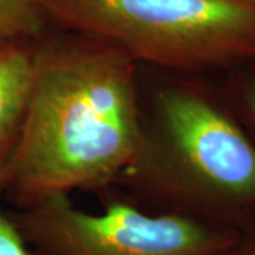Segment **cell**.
I'll return each mask as SVG.
<instances>
[{
    "label": "cell",
    "instance_id": "obj_8",
    "mask_svg": "<svg viewBox=\"0 0 255 255\" xmlns=\"http://www.w3.org/2000/svg\"><path fill=\"white\" fill-rule=\"evenodd\" d=\"M0 190V255H34L7 210Z\"/></svg>",
    "mask_w": 255,
    "mask_h": 255
},
{
    "label": "cell",
    "instance_id": "obj_2",
    "mask_svg": "<svg viewBox=\"0 0 255 255\" xmlns=\"http://www.w3.org/2000/svg\"><path fill=\"white\" fill-rule=\"evenodd\" d=\"M157 71L140 68L142 137L115 187L153 213L238 228L255 216L254 139L217 84Z\"/></svg>",
    "mask_w": 255,
    "mask_h": 255
},
{
    "label": "cell",
    "instance_id": "obj_3",
    "mask_svg": "<svg viewBox=\"0 0 255 255\" xmlns=\"http://www.w3.org/2000/svg\"><path fill=\"white\" fill-rule=\"evenodd\" d=\"M51 26L110 41L142 67L190 75L255 63V0H38Z\"/></svg>",
    "mask_w": 255,
    "mask_h": 255
},
{
    "label": "cell",
    "instance_id": "obj_6",
    "mask_svg": "<svg viewBox=\"0 0 255 255\" xmlns=\"http://www.w3.org/2000/svg\"><path fill=\"white\" fill-rule=\"evenodd\" d=\"M50 27L38 0H0V38H38Z\"/></svg>",
    "mask_w": 255,
    "mask_h": 255
},
{
    "label": "cell",
    "instance_id": "obj_5",
    "mask_svg": "<svg viewBox=\"0 0 255 255\" xmlns=\"http://www.w3.org/2000/svg\"><path fill=\"white\" fill-rule=\"evenodd\" d=\"M38 38H0V180L24 127Z\"/></svg>",
    "mask_w": 255,
    "mask_h": 255
},
{
    "label": "cell",
    "instance_id": "obj_9",
    "mask_svg": "<svg viewBox=\"0 0 255 255\" xmlns=\"http://www.w3.org/2000/svg\"><path fill=\"white\" fill-rule=\"evenodd\" d=\"M223 255H255V216L237 228L234 241Z\"/></svg>",
    "mask_w": 255,
    "mask_h": 255
},
{
    "label": "cell",
    "instance_id": "obj_1",
    "mask_svg": "<svg viewBox=\"0 0 255 255\" xmlns=\"http://www.w3.org/2000/svg\"><path fill=\"white\" fill-rule=\"evenodd\" d=\"M140 137V65L100 37L51 26L37 41L24 127L0 180L3 200L27 209L57 194L111 190Z\"/></svg>",
    "mask_w": 255,
    "mask_h": 255
},
{
    "label": "cell",
    "instance_id": "obj_4",
    "mask_svg": "<svg viewBox=\"0 0 255 255\" xmlns=\"http://www.w3.org/2000/svg\"><path fill=\"white\" fill-rule=\"evenodd\" d=\"M100 213L57 194L9 211L34 255H223L237 228L142 209L125 194L104 191Z\"/></svg>",
    "mask_w": 255,
    "mask_h": 255
},
{
    "label": "cell",
    "instance_id": "obj_7",
    "mask_svg": "<svg viewBox=\"0 0 255 255\" xmlns=\"http://www.w3.org/2000/svg\"><path fill=\"white\" fill-rule=\"evenodd\" d=\"M219 87L255 142V63L224 73Z\"/></svg>",
    "mask_w": 255,
    "mask_h": 255
}]
</instances>
